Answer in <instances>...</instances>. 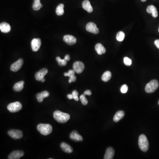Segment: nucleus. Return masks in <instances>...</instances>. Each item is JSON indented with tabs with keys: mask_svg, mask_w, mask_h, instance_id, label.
Wrapping results in <instances>:
<instances>
[{
	"mask_svg": "<svg viewBox=\"0 0 159 159\" xmlns=\"http://www.w3.org/2000/svg\"><path fill=\"white\" fill-rule=\"evenodd\" d=\"M56 61H58L59 66H64L67 65V61L65 59H61L59 57H57L56 58Z\"/></svg>",
	"mask_w": 159,
	"mask_h": 159,
	"instance_id": "nucleus-28",
	"label": "nucleus"
},
{
	"mask_svg": "<svg viewBox=\"0 0 159 159\" xmlns=\"http://www.w3.org/2000/svg\"><path fill=\"white\" fill-rule=\"evenodd\" d=\"M48 73L47 69L43 68L40 70L35 74V78L38 81H41L44 78L45 75Z\"/></svg>",
	"mask_w": 159,
	"mask_h": 159,
	"instance_id": "nucleus-11",
	"label": "nucleus"
},
{
	"mask_svg": "<svg viewBox=\"0 0 159 159\" xmlns=\"http://www.w3.org/2000/svg\"><path fill=\"white\" fill-rule=\"evenodd\" d=\"M8 135L13 139H21L23 137V132L21 130H12L8 131Z\"/></svg>",
	"mask_w": 159,
	"mask_h": 159,
	"instance_id": "nucleus-6",
	"label": "nucleus"
},
{
	"mask_svg": "<svg viewBox=\"0 0 159 159\" xmlns=\"http://www.w3.org/2000/svg\"><path fill=\"white\" fill-rule=\"evenodd\" d=\"M112 77V73L109 71L105 72L102 76V80L104 82H107L111 79Z\"/></svg>",
	"mask_w": 159,
	"mask_h": 159,
	"instance_id": "nucleus-24",
	"label": "nucleus"
},
{
	"mask_svg": "<svg viewBox=\"0 0 159 159\" xmlns=\"http://www.w3.org/2000/svg\"><path fill=\"white\" fill-rule=\"evenodd\" d=\"M75 71L73 70H70L68 72V73H65L64 75L65 77H71L75 75Z\"/></svg>",
	"mask_w": 159,
	"mask_h": 159,
	"instance_id": "nucleus-30",
	"label": "nucleus"
},
{
	"mask_svg": "<svg viewBox=\"0 0 159 159\" xmlns=\"http://www.w3.org/2000/svg\"><path fill=\"white\" fill-rule=\"evenodd\" d=\"M146 11L149 14H152L153 17L156 18L158 17V11L155 6L153 5L149 6L147 8Z\"/></svg>",
	"mask_w": 159,
	"mask_h": 159,
	"instance_id": "nucleus-15",
	"label": "nucleus"
},
{
	"mask_svg": "<svg viewBox=\"0 0 159 159\" xmlns=\"http://www.w3.org/2000/svg\"><path fill=\"white\" fill-rule=\"evenodd\" d=\"M61 148L64 152L66 153H71L73 151V149L71 147L66 143H61Z\"/></svg>",
	"mask_w": 159,
	"mask_h": 159,
	"instance_id": "nucleus-20",
	"label": "nucleus"
},
{
	"mask_svg": "<svg viewBox=\"0 0 159 159\" xmlns=\"http://www.w3.org/2000/svg\"><path fill=\"white\" fill-rule=\"evenodd\" d=\"M72 94L73 96V99L74 100L77 101L79 100V99L78 97V92L77 90H74L73 91Z\"/></svg>",
	"mask_w": 159,
	"mask_h": 159,
	"instance_id": "nucleus-32",
	"label": "nucleus"
},
{
	"mask_svg": "<svg viewBox=\"0 0 159 159\" xmlns=\"http://www.w3.org/2000/svg\"><path fill=\"white\" fill-rule=\"evenodd\" d=\"M114 151L112 147L108 148L106 150L105 155L104 156V159H112L114 156Z\"/></svg>",
	"mask_w": 159,
	"mask_h": 159,
	"instance_id": "nucleus-17",
	"label": "nucleus"
},
{
	"mask_svg": "<svg viewBox=\"0 0 159 159\" xmlns=\"http://www.w3.org/2000/svg\"><path fill=\"white\" fill-rule=\"evenodd\" d=\"M43 6L40 2V0H34V3L32 6L33 10L38 11Z\"/></svg>",
	"mask_w": 159,
	"mask_h": 159,
	"instance_id": "nucleus-25",
	"label": "nucleus"
},
{
	"mask_svg": "<svg viewBox=\"0 0 159 159\" xmlns=\"http://www.w3.org/2000/svg\"><path fill=\"white\" fill-rule=\"evenodd\" d=\"M50 96L49 92L48 91H44L41 93L37 94L36 99H37L38 102L42 103L43 101L44 98L48 97Z\"/></svg>",
	"mask_w": 159,
	"mask_h": 159,
	"instance_id": "nucleus-14",
	"label": "nucleus"
},
{
	"mask_svg": "<svg viewBox=\"0 0 159 159\" xmlns=\"http://www.w3.org/2000/svg\"><path fill=\"white\" fill-rule=\"evenodd\" d=\"M23 63H24V61L22 59H20L18 60L17 61L11 65V67H10V70L14 72H17L21 69L22 66H23Z\"/></svg>",
	"mask_w": 159,
	"mask_h": 159,
	"instance_id": "nucleus-8",
	"label": "nucleus"
},
{
	"mask_svg": "<svg viewBox=\"0 0 159 159\" xmlns=\"http://www.w3.org/2000/svg\"><path fill=\"white\" fill-rule=\"evenodd\" d=\"M63 40L69 45L75 44L77 42V39L75 37L71 35H66L63 37Z\"/></svg>",
	"mask_w": 159,
	"mask_h": 159,
	"instance_id": "nucleus-12",
	"label": "nucleus"
},
{
	"mask_svg": "<svg viewBox=\"0 0 159 159\" xmlns=\"http://www.w3.org/2000/svg\"><path fill=\"white\" fill-rule=\"evenodd\" d=\"M138 144L140 149L143 152H146L148 150L149 143L146 136L145 135H142L139 136Z\"/></svg>",
	"mask_w": 159,
	"mask_h": 159,
	"instance_id": "nucleus-2",
	"label": "nucleus"
},
{
	"mask_svg": "<svg viewBox=\"0 0 159 159\" xmlns=\"http://www.w3.org/2000/svg\"><path fill=\"white\" fill-rule=\"evenodd\" d=\"M64 59H65L66 61H69L70 60V55H69V54H66V55L65 56Z\"/></svg>",
	"mask_w": 159,
	"mask_h": 159,
	"instance_id": "nucleus-37",
	"label": "nucleus"
},
{
	"mask_svg": "<svg viewBox=\"0 0 159 159\" xmlns=\"http://www.w3.org/2000/svg\"><path fill=\"white\" fill-rule=\"evenodd\" d=\"M67 98L70 100H71V99H73V96L72 94H68L67 95Z\"/></svg>",
	"mask_w": 159,
	"mask_h": 159,
	"instance_id": "nucleus-38",
	"label": "nucleus"
},
{
	"mask_svg": "<svg viewBox=\"0 0 159 159\" xmlns=\"http://www.w3.org/2000/svg\"><path fill=\"white\" fill-rule=\"evenodd\" d=\"M22 108V105L19 102H15L8 104L7 109L11 112L15 113L20 111Z\"/></svg>",
	"mask_w": 159,
	"mask_h": 159,
	"instance_id": "nucleus-5",
	"label": "nucleus"
},
{
	"mask_svg": "<svg viewBox=\"0 0 159 159\" xmlns=\"http://www.w3.org/2000/svg\"><path fill=\"white\" fill-rule=\"evenodd\" d=\"M125 33L123 31H119L116 35V39L119 42H122L125 38Z\"/></svg>",
	"mask_w": 159,
	"mask_h": 159,
	"instance_id": "nucleus-27",
	"label": "nucleus"
},
{
	"mask_svg": "<svg viewBox=\"0 0 159 159\" xmlns=\"http://www.w3.org/2000/svg\"><path fill=\"white\" fill-rule=\"evenodd\" d=\"M124 115L125 113L123 111H118L116 112V113L114 115V122H116V123L119 122V121H120L121 119H122L123 118Z\"/></svg>",
	"mask_w": 159,
	"mask_h": 159,
	"instance_id": "nucleus-21",
	"label": "nucleus"
},
{
	"mask_svg": "<svg viewBox=\"0 0 159 159\" xmlns=\"http://www.w3.org/2000/svg\"><path fill=\"white\" fill-rule=\"evenodd\" d=\"M70 137L71 140L76 142H81L83 140L82 136L79 135L76 131H73L71 133Z\"/></svg>",
	"mask_w": 159,
	"mask_h": 159,
	"instance_id": "nucleus-16",
	"label": "nucleus"
},
{
	"mask_svg": "<svg viewBox=\"0 0 159 159\" xmlns=\"http://www.w3.org/2000/svg\"><path fill=\"white\" fill-rule=\"evenodd\" d=\"M76 80H77V77H76V76L74 75L73 77L70 78V79H69V82L70 83H71L72 82H76Z\"/></svg>",
	"mask_w": 159,
	"mask_h": 159,
	"instance_id": "nucleus-34",
	"label": "nucleus"
},
{
	"mask_svg": "<svg viewBox=\"0 0 159 159\" xmlns=\"http://www.w3.org/2000/svg\"><path fill=\"white\" fill-rule=\"evenodd\" d=\"M124 63L125 65L127 66H130L132 64V61L128 57H125L124 58Z\"/></svg>",
	"mask_w": 159,
	"mask_h": 159,
	"instance_id": "nucleus-31",
	"label": "nucleus"
},
{
	"mask_svg": "<svg viewBox=\"0 0 159 159\" xmlns=\"http://www.w3.org/2000/svg\"><path fill=\"white\" fill-rule=\"evenodd\" d=\"M73 70L78 74L82 73L84 69V65L82 61H77L73 64Z\"/></svg>",
	"mask_w": 159,
	"mask_h": 159,
	"instance_id": "nucleus-7",
	"label": "nucleus"
},
{
	"mask_svg": "<svg viewBox=\"0 0 159 159\" xmlns=\"http://www.w3.org/2000/svg\"><path fill=\"white\" fill-rule=\"evenodd\" d=\"M82 8L89 13H92L93 8L89 0H85L82 2Z\"/></svg>",
	"mask_w": 159,
	"mask_h": 159,
	"instance_id": "nucleus-19",
	"label": "nucleus"
},
{
	"mask_svg": "<svg viewBox=\"0 0 159 159\" xmlns=\"http://www.w3.org/2000/svg\"><path fill=\"white\" fill-rule=\"evenodd\" d=\"M54 118L59 123H64L70 119V115L68 114L59 111H56L54 113Z\"/></svg>",
	"mask_w": 159,
	"mask_h": 159,
	"instance_id": "nucleus-1",
	"label": "nucleus"
},
{
	"mask_svg": "<svg viewBox=\"0 0 159 159\" xmlns=\"http://www.w3.org/2000/svg\"><path fill=\"white\" fill-rule=\"evenodd\" d=\"M154 44L156 46V47L159 49V39H156L155 41Z\"/></svg>",
	"mask_w": 159,
	"mask_h": 159,
	"instance_id": "nucleus-36",
	"label": "nucleus"
},
{
	"mask_svg": "<svg viewBox=\"0 0 159 159\" xmlns=\"http://www.w3.org/2000/svg\"><path fill=\"white\" fill-rule=\"evenodd\" d=\"M41 45V41L39 38H35L32 39L31 41V48L34 52L37 51L40 47Z\"/></svg>",
	"mask_w": 159,
	"mask_h": 159,
	"instance_id": "nucleus-10",
	"label": "nucleus"
},
{
	"mask_svg": "<svg viewBox=\"0 0 159 159\" xmlns=\"http://www.w3.org/2000/svg\"><path fill=\"white\" fill-rule=\"evenodd\" d=\"M64 5L61 4L57 6L56 9V13L58 16H62L64 13Z\"/></svg>",
	"mask_w": 159,
	"mask_h": 159,
	"instance_id": "nucleus-26",
	"label": "nucleus"
},
{
	"mask_svg": "<svg viewBox=\"0 0 159 159\" xmlns=\"http://www.w3.org/2000/svg\"><path fill=\"white\" fill-rule=\"evenodd\" d=\"M24 81H20L17 83L13 86V90L15 91H17V92L21 91L24 89Z\"/></svg>",
	"mask_w": 159,
	"mask_h": 159,
	"instance_id": "nucleus-23",
	"label": "nucleus"
},
{
	"mask_svg": "<svg viewBox=\"0 0 159 159\" xmlns=\"http://www.w3.org/2000/svg\"><path fill=\"white\" fill-rule=\"evenodd\" d=\"M0 30L3 33H8L11 30V26L8 23L3 22L0 24Z\"/></svg>",
	"mask_w": 159,
	"mask_h": 159,
	"instance_id": "nucleus-18",
	"label": "nucleus"
},
{
	"mask_svg": "<svg viewBox=\"0 0 159 159\" xmlns=\"http://www.w3.org/2000/svg\"><path fill=\"white\" fill-rule=\"evenodd\" d=\"M45 79H44V78L42 80H41L42 82H45Z\"/></svg>",
	"mask_w": 159,
	"mask_h": 159,
	"instance_id": "nucleus-39",
	"label": "nucleus"
},
{
	"mask_svg": "<svg viewBox=\"0 0 159 159\" xmlns=\"http://www.w3.org/2000/svg\"><path fill=\"white\" fill-rule=\"evenodd\" d=\"M84 94L85 96H91V91L89 90H87L84 91Z\"/></svg>",
	"mask_w": 159,
	"mask_h": 159,
	"instance_id": "nucleus-35",
	"label": "nucleus"
},
{
	"mask_svg": "<svg viewBox=\"0 0 159 159\" xmlns=\"http://www.w3.org/2000/svg\"><path fill=\"white\" fill-rule=\"evenodd\" d=\"M80 99L81 100L82 104L84 105H86L88 104V101L85 97V96L84 94L82 95L80 97Z\"/></svg>",
	"mask_w": 159,
	"mask_h": 159,
	"instance_id": "nucleus-29",
	"label": "nucleus"
},
{
	"mask_svg": "<svg viewBox=\"0 0 159 159\" xmlns=\"http://www.w3.org/2000/svg\"><path fill=\"white\" fill-rule=\"evenodd\" d=\"M159 85L158 81L156 80H153L148 83L145 86V91L148 93H153L158 89Z\"/></svg>",
	"mask_w": 159,
	"mask_h": 159,
	"instance_id": "nucleus-4",
	"label": "nucleus"
},
{
	"mask_svg": "<svg viewBox=\"0 0 159 159\" xmlns=\"http://www.w3.org/2000/svg\"><path fill=\"white\" fill-rule=\"evenodd\" d=\"M158 104H159V101H158Z\"/></svg>",
	"mask_w": 159,
	"mask_h": 159,
	"instance_id": "nucleus-41",
	"label": "nucleus"
},
{
	"mask_svg": "<svg viewBox=\"0 0 159 159\" xmlns=\"http://www.w3.org/2000/svg\"><path fill=\"white\" fill-rule=\"evenodd\" d=\"M38 130L44 136L48 135L52 132V127L48 124H40L37 127Z\"/></svg>",
	"mask_w": 159,
	"mask_h": 159,
	"instance_id": "nucleus-3",
	"label": "nucleus"
},
{
	"mask_svg": "<svg viewBox=\"0 0 159 159\" xmlns=\"http://www.w3.org/2000/svg\"><path fill=\"white\" fill-rule=\"evenodd\" d=\"M158 31H159V30H158Z\"/></svg>",
	"mask_w": 159,
	"mask_h": 159,
	"instance_id": "nucleus-42",
	"label": "nucleus"
},
{
	"mask_svg": "<svg viewBox=\"0 0 159 159\" xmlns=\"http://www.w3.org/2000/svg\"><path fill=\"white\" fill-rule=\"evenodd\" d=\"M86 29L88 32L97 34L99 33V29L97 28L96 24L92 22H89L87 24L86 26Z\"/></svg>",
	"mask_w": 159,
	"mask_h": 159,
	"instance_id": "nucleus-9",
	"label": "nucleus"
},
{
	"mask_svg": "<svg viewBox=\"0 0 159 159\" xmlns=\"http://www.w3.org/2000/svg\"><path fill=\"white\" fill-rule=\"evenodd\" d=\"M95 50L99 55H102L106 52V49L100 43H97L96 45Z\"/></svg>",
	"mask_w": 159,
	"mask_h": 159,
	"instance_id": "nucleus-22",
	"label": "nucleus"
},
{
	"mask_svg": "<svg viewBox=\"0 0 159 159\" xmlns=\"http://www.w3.org/2000/svg\"><path fill=\"white\" fill-rule=\"evenodd\" d=\"M128 87L126 84H124L121 88V91L122 93H126L128 91Z\"/></svg>",
	"mask_w": 159,
	"mask_h": 159,
	"instance_id": "nucleus-33",
	"label": "nucleus"
},
{
	"mask_svg": "<svg viewBox=\"0 0 159 159\" xmlns=\"http://www.w3.org/2000/svg\"><path fill=\"white\" fill-rule=\"evenodd\" d=\"M24 155V153L20 150L14 151L11 153L8 156L9 159H18Z\"/></svg>",
	"mask_w": 159,
	"mask_h": 159,
	"instance_id": "nucleus-13",
	"label": "nucleus"
},
{
	"mask_svg": "<svg viewBox=\"0 0 159 159\" xmlns=\"http://www.w3.org/2000/svg\"><path fill=\"white\" fill-rule=\"evenodd\" d=\"M142 2H145V1H146V0H141Z\"/></svg>",
	"mask_w": 159,
	"mask_h": 159,
	"instance_id": "nucleus-40",
	"label": "nucleus"
}]
</instances>
